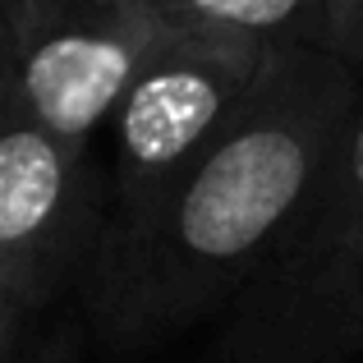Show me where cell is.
I'll list each match as a JSON object with an SVG mask.
<instances>
[{"label":"cell","instance_id":"cell-9","mask_svg":"<svg viewBox=\"0 0 363 363\" xmlns=\"http://www.w3.org/2000/svg\"><path fill=\"white\" fill-rule=\"evenodd\" d=\"M37 363H69V350H42V354H37Z\"/></svg>","mask_w":363,"mask_h":363},{"label":"cell","instance_id":"cell-7","mask_svg":"<svg viewBox=\"0 0 363 363\" xmlns=\"http://www.w3.org/2000/svg\"><path fill=\"white\" fill-rule=\"evenodd\" d=\"M322 51L350 60L354 69L363 65V0H331V5H327Z\"/></svg>","mask_w":363,"mask_h":363},{"label":"cell","instance_id":"cell-1","mask_svg":"<svg viewBox=\"0 0 363 363\" xmlns=\"http://www.w3.org/2000/svg\"><path fill=\"white\" fill-rule=\"evenodd\" d=\"M363 97L359 69L322 46L272 51L257 88L152 212L106 225L83 276L92 322L116 345L189 331L240 294L318 179Z\"/></svg>","mask_w":363,"mask_h":363},{"label":"cell","instance_id":"cell-5","mask_svg":"<svg viewBox=\"0 0 363 363\" xmlns=\"http://www.w3.org/2000/svg\"><path fill=\"white\" fill-rule=\"evenodd\" d=\"M111 212L92 147L55 138L14 101L0 106V294L42 308L88 276Z\"/></svg>","mask_w":363,"mask_h":363},{"label":"cell","instance_id":"cell-2","mask_svg":"<svg viewBox=\"0 0 363 363\" xmlns=\"http://www.w3.org/2000/svg\"><path fill=\"white\" fill-rule=\"evenodd\" d=\"M363 345V97L285 230L221 308L207 363H350Z\"/></svg>","mask_w":363,"mask_h":363},{"label":"cell","instance_id":"cell-3","mask_svg":"<svg viewBox=\"0 0 363 363\" xmlns=\"http://www.w3.org/2000/svg\"><path fill=\"white\" fill-rule=\"evenodd\" d=\"M267 60V46L166 28L106 124L116 147L106 225L138 221L170 194V184L240 116Z\"/></svg>","mask_w":363,"mask_h":363},{"label":"cell","instance_id":"cell-10","mask_svg":"<svg viewBox=\"0 0 363 363\" xmlns=\"http://www.w3.org/2000/svg\"><path fill=\"white\" fill-rule=\"evenodd\" d=\"M9 97V74H5V42H0V106H5Z\"/></svg>","mask_w":363,"mask_h":363},{"label":"cell","instance_id":"cell-6","mask_svg":"<svg viewBox=\"0 0 363 363\" xmlns=\"http://www.w3.org/2000/svg\"><path fill=\"white\" fill-rule=\"evenodd\" d=\"M331 0H152L170 33L235 37L267 51L322 46Z\"/></svg>","mask_w":363,"mask_h":363},{"label":"cell","instance_id":"cell-4","mask_svg":"<svg viewBox=\"0 0 363 363\" xmlns=\"http://www.w3.org/2000/svg\"><path fill=\"white\" fill-rule=\"evenodd\" d=\"M161 37L152 0H0L9 101L74 147H92Z\"/></svg>","mask_w":363,"mask_h":363},{"label":"cell","instance_id":"cell-8","mask_svg":"<svg viewBox=\"0 0 363 363\" xmlns=\"http://www.w3.org/2000/svg\"><path fill=\"white\" fill-rule=\"evenodd\" d=\"M23 322L28 308H18L14 299L0 294V363H14L18 359V336H23Z\"/></svg>","mask_w":363,"mask_h":363}]
</instances>
